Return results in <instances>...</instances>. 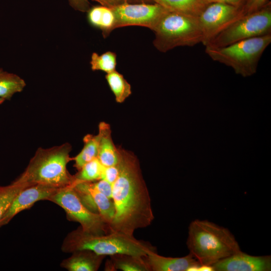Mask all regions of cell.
<instances>
[{
  "instance_id": "cell-1",
  "label": "cell",
  "mask_w": 271,
  "mask_h": 271,
  "mask_svg": "<svg viewBox=\"0 0 271 271\" xmlns=\"http://www.w3.org/2000/svg\"><path fill=\"white\" fill-rule=\"evenodd\" d=\"M119 172L112 184L115 206L110 232L133 235L139 228L149 226L154 219L151 200L143 177L140 162L131 152L118 147Z\"/></svg>"
},
{
  "instance_id": "cell-2",
  "label": "cell",
  "mask_w": 271,
  "mask_h": 271,
  "mask_svg": "<svg viewBox=\"0 0 271 271\" xmlns=\"http://www.w3.org/2000/svg\"><path fill=\"white\" fill-rule=\"evenodd\" d=\"M187 246L201 265H210L240 251L230 230L207 220L195 219L188 227Z\"/></svg>"
},
{
  "instance_id": "cell-3",
  "label": "cell",
  "mask_w": 271,
  "mask_h": 271,
  "mask_svg": "<svg viewBox=\"0 0 271 271\" xmlns=\"http://www.w3.org/2000/svg\"><path fill=\"white\" fill-rule=\"evenodd\" d=\"M61 249L67 253L88 249L100 255L126 253L140 256L157 251L149 242L138 239L133 235L117 231L94 234L83 231L80 226L67 234Z\"/></svg>"
},
{
  "instance_id": "cell-4",
  "label": "cell",
  "mask_w": 271,
  "mask_h": 271,
  "mask_svg": "<svg viewBox=\"0 0 271 271\" xmlns=\"http://www.w3.org/2000/svg\"><path fill=\"white\" fill-rule=\"evenodd\" d=\"M71 151V146L68 143L38 149L24 172L16 180L30 185L42 184L58 188L72 185L75 178L67 168L68 163L73 160L70 157Z\"/></svg>"
},
{
  "instance_id": "cell-5",
  "label": "cell",
  "mask_w": 271,
  "mask_h": 271,
  "mask_svg": "<svg viewBox=\"0 0 271 271\" xmlns=\"http://www.w3.org/2000/svg\"><path fill=\"white\" fill-rule=\"evenodd\" d=\"M153 44L161 52L178 47H193L202 42V34L197 17L167 11L152 30Z\"/></svg>"
},
{
  "instance_id": "cell-6",
  "label": "cell",
  "mask_w": 271,
  "mask_h": 271,
  "mask_svg": "<svg viewBox=\"0 0 271 271\" xmlns=\"http://www.w3.org/2000/svg\"><path fill=\"white\" fill-rule=\"evenodd\" d=\"M271 43V34L241 40L222 47H205L213 61L231 67L243 76L255 73L261 57Z\"/></svg>"
},
{
  "instance_id": "cell-7",
  "label": "cell",
  "mask_w": 271,
  "mask_h": 271,
  "mask_svg": "<svg viewBox=\"0 0 271 271\" xmlns=\"http://www.w3.org/2000/svg\"><path fill=\"white\" fill-rule=\"evenodd\" d=\"M271 34V3L246 14L218 34L206 46L225 47L235 42Z\"/></svg>"
},
{
  "instance_id": "cell-8",
  "label": "cell",
  "mask_w": 271,
  "mask_h": 271,
  "mask_svg": "<svg viewBox=\"0 0 271 271\" xmlns=\"http://www.w3.org/2000/svg\"><path fill=\"white\" fill-rule=\"evenodd\" d=\"M73 184L60 188L48 201L62 207L68 219L78 222L83 231L94 234L110 232L107 224L101 215L92 212L83 204L74 190Z\"/></svg>"
},
{
  "instance_id": "cell-9",
  "label": "cell",
  "mask_w": 271,
  "mask_h": 271,
  "mask_svg": "<svg viewBox=\"0 0 271 271\" xmlns=\"http://www.w3.org/2000/svg\"><path fill=\"white\" fill-rule=\"evenodd\" d=\"M243 6L222 3L208 4L198 17L206 46L218 34L244 15Z\"/></svg>"
},
{
  "instance_id": "cell-10",
  "label": "cell",
  "mask_w": 271,
  "mask_h": 271,
  "mask_svg": "<svg viewBox=\"0 0 271 271\" xmlns=\"http://www.w3.org/2000/svg\"><path fill=\"white\" fill-rule=\"evenodd\" d=\"M115 17L114 29L138 26L153 30L168 11L156 3H126L111 8Z\"/></svg>"
},
{
  "instance_id": "cell-11",
  "label": "cell",
  "mask_w": 271,
  "mask_h": 271,
  "mask_svg": "<svg viewBox=\"0 0 271 271\" xmlns=\"http://www.w3.org/2000/svg\"><path fill=\"white\" fill-rule=\"evenodd\" d=\"M60 188L35 184L22 190L14 198L9 208L0 219V227L7 224L21 211L30 208L40 200H48Z\"/></svg>"
},
{
  "instance_id": "cell-12",
  "label": "cell",
  "mask_w": 271,
  "mask_h": 271,
  "mask_svg": "<svg viewBox=\"0 0 271 271\" xmlns=\"http://www.w3.org/2000/svg\"><path fill=\"white\" fill-rule=\"evenodd\" d=\"M213 271H270V255L255 256L241 250L211 265Z\"/></svg>"
},
{
  "instance_id": "cell-13",
  "label": "cell",
  "mask_w": 271,
  "mask_h": 271,
  "mask_svg": "<svg viewBox=\"0 0 271 271\" xmlns=\"http://www.w3.org/2000/svg\"><path fill=\"white\" fill-rule=\"evenodd\" d=\"M144 257L150 271H198L201 266L190 253L183 257H171L152 251Z\"/></svg>"
},
{
  "instance_id": "cell-14",
  "label": "cell",
  "mask_w": 271,
  "mask_h": 271,
  "mask_svg": "<svg viewBox=\"0 0 271 271\" xmlns=\"http://www.w3.org/2000/svg\"><path fill=\"white\" fill-rule=\"evenodd\" d=\"M105 256L88 249L78 250L72 252L60 265L69 271H96Z\"/></svg>"
},
{
  "instance_id": "cell-15",
  "label": "cell",
  "mask_w": 271,
  "mask_h": 271,
  "mask_svg": "<svg viewBox=\"0 0 271 271\" xmlns=\"http://www.w3.org/2000/svg\"><path fill=\"white\" fill-rule=\"evenodd\" d=\"M99 136L97 158L104 167L116 165L119 162L118 147L114 145L110 125L102 121L98 125Z\"/></svg>"
},
{
  "instance_id": "cell-16",
  "label": "cell",
  "mask_w": 271,
  "mask_h": 271,
  "mask_svg": "<svg viewBox=\"0 0 271 271\" xmlns=\"http://www.w3.org/2000/svg\"><path fill=\"white\" fill-rule=\"evenodd\" d=\"M150 271L144 256L126 253H116L110 255L107 260L105 270Z\"/></svg>"
},
{
  "instance_id": "cell-17",
  "label": "cell",
  "mask_w": 271,
  "mask_h": 271,
  "mask_svg": "<svg viewBox=\"0 0 271 271\" xmlns=\"http://www.w3.org/2000/svg\"><path fill=\"white\" fill-rule=\"evenodd\" d=\"M87 18L92 26L102 31L104 38L114 29L115 17L110 8L102 6L94 7L88 10Z\"/></svg>"
},
{
  "instance_id": "cell-18",
  "label": "cell",
  "mask_w": 271,
  "mask_h": 271,
  "mask_svg": "<svg viewBox=\"0 0 271 271\" xmlns=\"http://www.w3.org/2000/svg\"><path fill=\"white\" fill-rule=\"evenodd\" d=\"M168 11L198 17L208 4L205 0H153Z\"/></svg>"
},
{
  "instance_id": "cell-19",
  "label": "cell",
  "mask_w": 271,
  "mask_h": 271,
  "mask_svg": "<svg viewBox=\"0 0 271 271\" xmlns=\"http://www.w3.org/2000/svg\"><path fill=\"white\" fill-rule=\"evenodd\" d=\"M86 183L98 213L109 227V225L114 218L115 212L113 201L97 190L93 186L92 182H86Z\"/></svg>"
},
{
  "instance_id": "cell-20",
  "label": "cell",
  "mask_w": 271,
  "mask_h": 271,
  "mask_svg": "<svg viewBox=\"0 0 271 271\" xmlns=\"http://www.w3.org/2000/svg\"><path fill=\"white\" fill-rule=\"evenodd\" d=\"M84 146L80 152L73 158L74 166L78 171L86 163L97 158L98 152L99 136L88 134L83 139Z\"/></svg>"
},
{
  "instance_id": "cell-21",
  "label": "cell",
  "mask_w": 271,
  "mask_h": 271,
  "mask_svg": "<svg viewBox=\"0 0 271 271\" xmlns=\"http://www.w3.org/2000/svg\"><path fill=\"white\" fill-rule=\"evenodd\" d=\"M25 81L18 75L0 69V98L9 100L13 95L23 91Z\"/></svg>"
},
{
  "instance_id": "cell-22",
  "label": "cell",
  "mask_w": 271,
  "mask_h": 271,
  "mask_svg": "<svg viewBox=\"0 0 271 271\" xmlns=\"http://www.w3.org/2000/svg\"><path fill=\"white\" fill-rule=\"evenodd\" d=\"M105 79L117 103L123 102L131 95L130 85L116 70L106 73Z\"/></svg>"
},
{
  "instance_id": "cell-23",
  "label": "cell",
  "mask_w": 271,
  "mask_h": 271,
  "mask_svg": "<svg viewBox=\"0 0 271 271\" xmlns=\"http://www.w3.org/2000/svg\"><path fill=\"white\" fill-rule=\"evenodd\" d=\"M104 166L98 158L86 163L74 175L75 179L80 182H94L101 179Z\"/></svg>"
},
{
  "instance_id": "cell-24",
  "label": "cell",
  "mask_w": 271,
  "mask_h": 271,
  "mask_svg": "<svg viewBox=\"0 0 271 271\" xmlns=\"http://www.w3.org/2000/svg\"><path fill=\"white\" fill-rule=\"evenodd\" d=\"M31 186L16 180L6 186H0V219L9 208L15 197L24 189Z\"/></svg>"
},
{
  "instance_id": "cell-25",
  "label": "cell",
  "mask_w": 271,
  "mask_h": 271,
  "mask_svg": "<svg viewBox=\"0 0 271 271\" xmlns=\"http://www.w3.org/2000/svg\"><path fill=\"white\" fill-rule=\"evenodd\" d=\"M90 64L93 71L110 73L116 70V55L111 51H107L101 55L94 52L92 54Z\"/></svg>"
},
{
  "instance_id": "cell-26",
  "label": "cell",
  "mask_w": 271,
  "mask_h": 271,
  "mask_svg": "<svg viewBox=\"0 0 271 271\" xmlns=\"http://www.w3.org/2000/svg\"><path fill=\"white\" fill-rule=\"evenodd\" d=\"M269 2V0H246L243 9L245 14L254 12L259 10Z\"/></svg>"
},
{
  "instance_id": "cell-27",
  "label": "cell",
  "mask_w": 271,
  "mask_h": 271,
  "mask_svg": "<svg viewBox=\"0 0 271 271\" xmlns=\"http://www.w3.org/2000/svg\"><path fill=\"white\" fill-rule=\"evenodd\" d=\"M119 172L118 164L114 166L104 167L101 179H104L112 185L117 179Z\"/></svg>"
},
{
  "instance_id": "cell-28",
  "label": "cell",
  "mask_w": 271,
  "mask_h": 271,
  "mask_svg": "<svg viewBox=\"0 0 271 271\" xmlns=\"http://www.w3.org/2000/svg\"><path fill=\"white\" fill-rule=\"evenodd\" d=\"M94 188L109 198L112 199V185L104 179L92 182Z\"/></svg>"
},
{
  "instance_id": "cell-29",
  "label": "cell",
  "mask_w": 271,
  "mask_h": 271,
  "mask_svg": "<svg viewBox=\"0 0 271 271\" xmlns=\"http://www.w3.org/2000/svg\"><path fill=\"white\" fill-rule=\"evenodd\" d=\"M69 3L74 10L80 12H88L90 9L89 0H68Z\"/></svg>"
},
{
  "instance_id": "cell-30",
  "label": "cell",
  "mask_w": 271,
  "mask_h": 271,
  "mask_svg": "<svg viewBox=\"0 0 271 271\" xmlns=\"http://www.w3.org/2000/svg\"><path fill=\"white\" fill-rule=\"evenodd\" d=\"M98 3L101 6L108 7L110 8L116 7L126 3H136L135 0H93Z\"/></svg>"
},
{
  "instance_id": "cell-31",
  "label": "cell",
  "mask_w": 271,
  "mask_h": 271,
  "mask_svg": "<svg viewBox=\"0 0 271 271\" xmlns=\"http://www.w3.org/2000/svg\"><path fill=\"white\" fill-rule=\"evenodd\" d=\"M246 0H205L207 4L222 3L236 6H243Z\"/></svg>"
},
{
  "instance_id": "cell-32",
  "label": "cell",
  "mask_w": 271,
  "mask_h": 271,
  "mask_svg": "<svg viewBox=\"0 0 271 271\" xmlns=\"http://www.w3.org/2000/svg\"><path fill=\"white\" fill-rule=\"evenodd\" d=\"M136 3H154L153 0H135Z\"/></svg>"
},
{
  "instance_id": "cell-33",
  "label": "cell",
  "mask_w": 271,
  "mask_h": 271,
  "mask_svg": "<svg viewBox=\"0 0 271 271\" xmlns=\"http://www.w3.org/2000/svg\"><path fill=\"white\" fill-rule=\"evenodd\" d=\"M4 101V99L0 98V104H2Z\"/></svg>"
}]
</instances>
